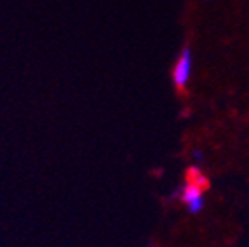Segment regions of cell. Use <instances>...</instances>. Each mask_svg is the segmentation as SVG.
I'll use <instances>...</instances> for the list:
<instances>
[{"mask_svg": "<svg viewBox=\"0 0 249 247\" xmlns=\"http://www.w3.org/2000/svg\"><path fill=\"white\" fill-rule=\"evenodd\" d=\"M192 76V52L191 49H183L178 55V61L173 68V83L177 88H185Z\"/></svg>", "mask_w": 249, "mask_h": 247, "instance_id": "obj_1", "label": "cell"}, {"mask_svg": "<svg viewBox=\"0 0 249 247\" xmlns=\"http://www.w3.org/2000/svg\"><path fill=\"white\" fill-rule=\"evenodd\" d=\"M204 190L201 187L194 185L192 182H187L185 185L180 189V199L185 202V206L189 208L191 212H199L204 208Z\"/></svg>", "mask_w": 249, "mask_h": 247, "instance_id": "obj_2", "label": "cell"}, {"mask_svg": "<svg viewBox=\"0 0 249 247\" xmlns=\"http://www.w3.org/2000/svg\"><path fill=\"white\" fill-rule=\"evenodd\" d=\"M189 182H192L194 185L201 187L202 190H204L208 187V178H206V175L202 173V171L199 170V168H196V166H192L191 170H189Z\"/></svg>", "mask_w": 249, "mask_h": 247, "instance_id": "obj_3", "label": "cell"}]
</instances>
